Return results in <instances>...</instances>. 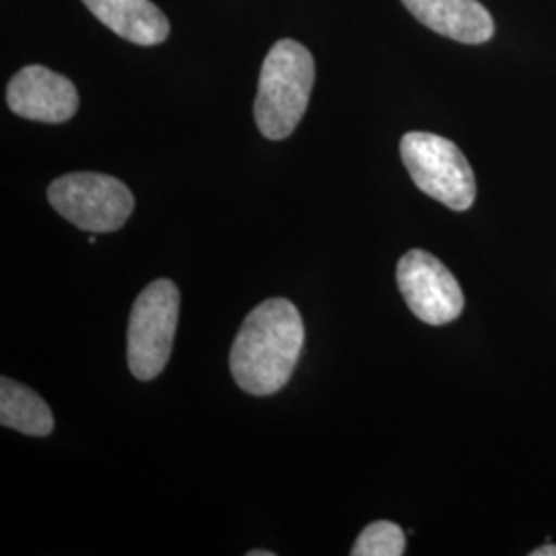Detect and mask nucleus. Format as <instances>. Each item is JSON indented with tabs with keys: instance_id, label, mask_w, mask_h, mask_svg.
<instances>
[{
	"instance_id": "nucleus-1",
	"label": "nucleus",
	"mask_w": 556,
	"mask_h": 556,
	"mask_svg": "<svg viewBox=\"0 0 556 556\" xmlns=\"http://www.w3.org/2000/svg\"><path fill=\"white\" fill-rule=\"evenodd\" d=\"M305 342L298 307L289 299H266L239 328L229 365L239 388L273 396L291 379Z\"/></svg>"
},
{
	"instance_id": "nucleus-2",
	"label": "nucleus",
	"mask_w": 556,
	"mask_h": 556,
	"mask_svg": "<svg viewBox=\"0 0 556 556\" xmlns=\"http://www.w3.org/2000/svg\"><path fill=\"white\" fill-rule=\"evenodd\" d=\"M316 80L312 52L295 40H280L266 54L260 71L254 116L270 140L291 137L303 118Z\"/></svg>"
},
{
	"instance_id": "nucleus-3",
	"label": "nucleus",
	"mask_w": 556,
	"mask_h": 556,
	"mask_svg": "<svg viewBox=\"0 0 556 556\" xmlns=\"http://www.w3.org/2000/svg\"><path fill=\"white\" fill-rule=\"evenodd\" d=\"M400 155L418 190L452 211H468L477 200V178L452 140L431 132H408Z\"/></svg>"
},
{
	"instance_id": "nucleus-4",
	"label": "nucleus",
	"mask_w": 556,
	"mask_h": 556,
	"mask_svg": "<svg viewBox=\"0 0 556 556\" xmlns=\"http://www.w3.org/2000/svg\"><path fill=\"white\" fill-rule=\"evenodd\" d=\"M179 316L178 287L160 278L140 293L128 321V367L135 378L151 381L165 369Z\"/></svg>"
},
{
	"instance_id": "nucleus-5",
	"label": "nucleus",
	"mask_w": 556,
	"mask_h": 556,
	"mask_svg": "<svg viewBox=\"0 0 556 556\" xmlns=\"http://www.w3.org/2000/svg\"><path fill=\"white\" fill-rule=\"evenodd\" d=\"M52 208L89 233L118 231L135 211V197L119 179L105 174H68L48 188Z\"/></svg>"
},
{
	"instance_id": "nucleus-6",
	"label": "nucleus",
	"mask_w": 556,
	"mask_h": 556,
	"mask_svg": "<svg viewBox=\"0 0 556 556\" xmlns=\"http://www.w3.org/2000/svg\"><path fill=\"white\" fill-rule=\"evenodd\" d=\"M397 289L420 321L443 326L462 316L464 293L441 260L425 250L406 252L396 268Z\"/></svg>"
},
{
	"instance_id": "nucleus-7",
	"label": "nucleus",
	"mask_w": 556,
	"mask_h": 556,
	"mask_svg": "<svg viewBox=\"0 0 556 556\" xmlns=\"http://www.w3.org/2000/svg\"><path fill=\"white\" fill-rule=\"evenodd\" d=\"M7 103L21 118L60 124L77 114L79 93L66 77L31 64L9 83Z\"/></svg>"
},
{
	"instance_id": "nucleus-8",
	"label": "nucleus",
	"mask_w": 556,
	"mask_h": 556,
	"mask_svg": "<svg viewBox=\"0 0 556 556\" xmlns=\"http://www.w3.org/2000/svg\"><path fill=\"white\" fill-rule=\"evenodd\" d=\"M415 20L459 43H484L495 34L491 13L478 0H402Z\"/></svg>"
},
{
	"instance_id": "nucleus-9",
	"label": "nucleus",
	"mask_w": 556,
	"mask_h": 556,
	"mask_svg": "<svg viewBox=\"0 0 556 556\" xmlns=\"http://www.w3.org/2000/svg\"><path fill=\"white\" fill-rule=\"evenodd\" d=\"M116 36L139 46H157L169 36V21L151 0H83Z\"/></svg>"
},
{
	"instance_id": "nucleus-10",
	"label": "nucleus",
	"mask_w": 556,
	"mask_h": 556,
	"mask_svg": "<svg viewBox=\"0 0 556 556\" xmlns=\"http://www.w3.org/2000/svg\"><path fill=\"white\" fill-rule=\"evenodd\" d=\"M0 422L31 438H46L54 429L50 406L34 390L13 379H0Z\"/></svg>"
},
{
	"instance_id": "nucleus-11",
	"label": "nucleus",
	"mask_w": 556,
	"mask_h": 556,
	"mask_svg": "<svg viewBox=\"0 0 556 556\" xmlns=\"http://www.w3.org/2000/svg\"><path fill=\"white\" fill-rule=\"evenodd\" d=\"M406 553L404 530L394 521H376L357 538L353 556H402Z\"/></svg>"
},
{
	"instance_id": "nucleus-12",
	"label": "nucleus",
	"mask_w": 556,
	"mask_h": 556,
	"mask_svg": "<svg viewBox=\"0 0 556 556\" xmlns=\"http://www.w3.org/2000/svg\"><path fill=\"white\" fill-rule=\"evenodd\" d=\"M532 556H556V546H542V548H536Z\"/></svg>"
},
{
	"instance_id": "nucleus-13",
	"label": "nucleus",
	"mask_w": 556,
	"mask_h": 556,
	"mask_svg": "<svg viewBox=\"0 0 556 556\" xmlns=\"http://www.w3.org/2000/svg\"><path fill=\"white\" fill-rule=\"evenodd\" d=\"M248 556H275V553H270V551H250Z\"/></svg>"
},
{
	"instance_id": "nucleus-14",
	"label": "nucleus",
	"mask_w": 556,
	"mask_h": 556,
	"mask_svg": "<svg viewBox=\"0 0 556 556\" xmlns=\"http://www.w3.org/2000/svg\"><path fill=\"white\" fill-rule=\"evenodd\" d=\"M89 243H91V245H96V243H98V238H93V236H91V238H89Z\"/></svg>"
}]
</instances>
